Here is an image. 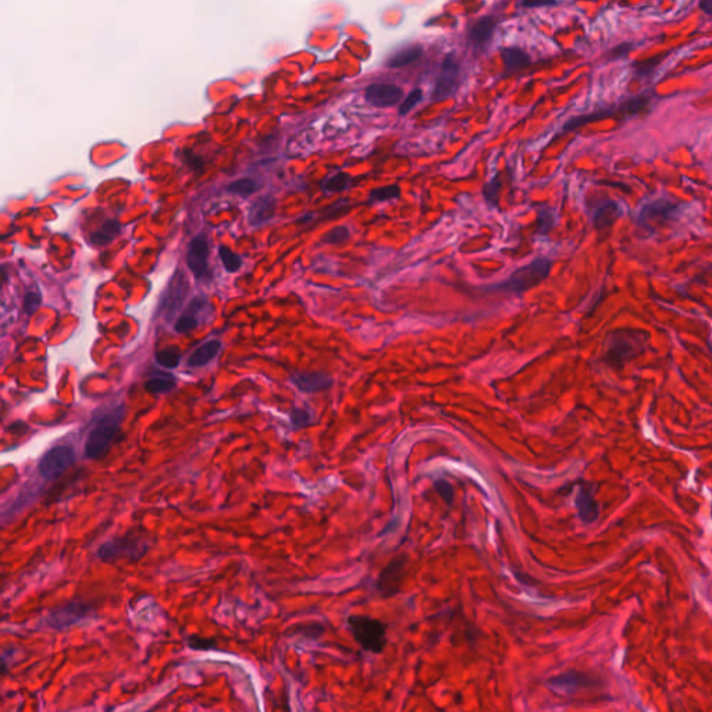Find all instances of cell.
I'll return each instance as SVG.
<instances>
[{
  "mask_svg": "<svg viewBox=\"0 0 712 712\" xmlns=\"http://www.w3.org/2000/svg\"><path fill=\"white\" fill-rule=\"evenodd\" d=\"M423 99V90L419 89V88H415L412 89L408 95L405 101H402L401 106H400V114L401 116H405L408 114L417 103H420V101Z\"/></svg>",
  "mask_w": 712,
  "mask_h": 712,
  "instance_id": "obj_33",
  "label": "cell"
},
{
  "mask_svg": "<svg viewBox=\"0 0 712 712\" xmlns=\"http://www.w3.org/2000/svg\"><path fill=\"white\" fill-rule=\"evenodd\" d=\"M423 53V46L419 43H413L409 46L402 47V49L397 51L390 56V59L386 62V66L389 69H402L405 66L412 64L416 62Z\"/></svg>",
  "mask_w": 712,
  "mask_h": 712,
  "instance_id": "obj_20",
  "label": "cell"
},
{
  "mask_svg": "<svg viewBox=\"0 0 712 712\" xmlns=\"http://www.w3.org/2000/svg\"><path fill=\"white\" fill-rule=\"evenodd\" d=\"M400 197H401V188L397 184H391L387 186L373 189V191L369 194V199L371 202L390 201V199H397Z\"/></svg>",
  "mask_w": 712,
  "mask_h": 712,
  "instance_id": "obj_29",
  "label": "cell"
},
{
  "mask_svg": "<svg viewBox=\"0 0 712 712\" xmlns=\"http://www.w3.org/2000/svg\"><path fill=\"white\" fill-rule=\"evenodd\" d=\"M124 405H120L98 419L85 443L86 458L101 459L109 452L112 443L120 432V424L124 419Z\"/></svg>",
  "mask_w": 712,
  "mask_h": 712,
  "instance_id": "obj_2",
  "label": "cell"
},
{
  "mask_svg": "<svg viewBox=\"0 0 712 712\" xmlns=\"http://www.w3.org/2000/svg\"><path fill=\"white\" fill-rule=\"evenodd\" d=\"M365 99L374 108H391L404 99V90L394 84L376 82L365 89Z\"/></svg>",
  "mask_w": 712,
  "mask_h": 712,
  "instance_id": "obj_11",
  "label": "cell"
},
{
  "mask_svg": "<svg viewBox=\"0 0 712 712\" xmlns=\"http://www.w3.org/2000/svg\"><path fill=\"white\" fill-rule=\"evenodd\" d=\"M294 386L306 394L319 393L333 386V378L326 373H297L291 377Z\"/></svg>",
  "mask_w": 712,
  "mask_h": 712,
  "instance_id": "obj_16",
  "label": "cell"
},
{
  "mask_svg": "<svg viewBox=\"0 0 712 712\" xmlns=\"http://www.w3.org/2000/svg\"><path fill=\"white\" fill-rule=\"evenodd\" d=\"M619 216H621L619 206L613 202H606L601 208H598L593 220L598 230H604V228L611 227Z\"/></svg>",
  "mask_w": 712,
  "mask_h": 712,
  "instance_id": "obj_24",
  "label": "cell"
},
{
  "mask_svg": "<svg viewBox=\"0 0 712 712\" xmlns=\"http://www.w3.org/2000/svg\"><path fill=\"white\" fill-rule=\"evenodd\" d=\"M648 339L650 334L643 330H615L604 343L601 359L606 366L621 370L646 352Z\"/></svg>",
  "mask_w": 712,
  "mask_h": 712,
  "instance_id": "obj_1",
  "label": "cell"
},
{
  "mask_svg": "<svg viewBox=\"0 0 712 712\" xmlns=\"http://www.w3.org/2000/svg\"><path fill=\"white\" fill-rule=\"evenodd\" d=\"M199 326V320L193 317V316H188V315H182L174 324V330L177 331V333L180 334H185L188 333V331L191 330H195L197 327Z\"/></svg>",
  "mask_w": 712,
  "mask_h": 712,
  "instance_id": "obj_36",
  "label": "cell"
},
{
  "mask_svg": "<svg viewBox=\"0 0 712 712\" xmlns=\"http://www.w3.org/2000/svg\"><path fill=\"white\" fill-rule=\"evenodd\" d=\"M291 423L297 429H302L312 423V415L305 409H294L291 412Z\"/></svg>",
  "mask_w": 712,
  "mask_h": 712,
  "instance_id": "obj_39",
  "label": "cell"
},
{
  "mask_svg": "<svg viewBox=\"0 0 712 712\" xmlns=\"http://www.w3.org/2000/svg\"><path fill=\"white\" fill-rule=\"evenodd\" d=\"M406 571H408V556L398 555V556L393 558L383 567V571L380 572V575L374 583V589L378 593V596L384 600H390V598L395 597L402 589L404 580L406 578Z\"/></svg>",
  "mask_w": 712,
  "mask_h": 712,
  "instance_id": "obj_5",
  "label": "cell"
},
{
  "mask_svg": "<svg viewBox=\"0 0 712 712\" xmlns=\"http://www.w3.org/2000/svg\"><path fill=\"white\" fill-rule=\"evenodd\" d=\"M498 193H500V182L497 180H493L491 182L486 184L483 188V197L489 205L495 208L498 205Z\"/></svg>",
  "mask_w": 712,
  "mask_h": 712,
  "instance_id": "obj_37",
  "label": "cell"
},
{
  "mask_svg": "<svg viewBox=\"0 0 712 712\" xmlns=\"http://www.w3.org/2000/svg\"><path fill=\"white\" fill-rule=\"evenodd\" d=\"M90 608L82 602H69L63 606L56 608L46 616L45 624L52 629H66L70 628L82 619L88 618Z\"/></svg>",
  "mask_w": 712,
  "mask_h": 712,
  "instance_id": "obj_10",
  "label": "cell"
},
{
  "mask_svg": "<svg viewBox=\"0 0 712 712\" xmlns=\"http://www.w3.org/2000/svg\"><path fill=\"white\" fill-rule=\"evenodd\" d=\"M8 430L13 434H23V433H27L28 432V426L24 423V421H14L13 424H10L8 427Z\"/></svg>",
  "mask_w": 712,
  "mask_h": 712,
  "instance_id": "obj_41",
  "label": "cell"
},
{
  "mask_svg": "<svg viewBox=\"0 0 712 712\" xmlns=\"http://www.w3.org/2000/svg\"><path fill=\"white\" fill-rule=\"evenodd\" d=\"M189 291V284L182 270H177L171 277L169 286L162 297L159 305V315H163L167 320L173 319V316L178 312L181 305L184 304Z\"/></svg>",
  "mask_w": 712,
  "mask_h": 712,
  "instance_id": "obj_9",
  "label": "cell"
},
{
  "mask_svg": "<svg viewBox=\"0 0 712 712\" xmlns=\"http://www.w3.org/2000/svg\"><path fill=\"white\" fill-rule=\"evenodd\" d=\"M608 113H596V114H589V116H580V117H576V119H572L571 121H567L566 125L563 127L565 131H572V130H576L585 124H589L591 121H596V120H600V119H604L606 117Z\"/></svg>",
  "mask_w": 712,
  "mask_h": 712,
  "instance_id": "obj_35",
  "label": "cell"
},
{
  "mask_svg": "<svg viewBox=\"0 0 712 712\" xmlns=\"http://www.w3.org/2000/svg\"><path fill=\"white\" fill-rule=\"evenodd\" d=\"M501 56L505 64V73L508 75L524 70L530 64V56L516 46L505 47L501 52Z\"/></svg>",
  "mask_w": 712,
  "mask_h": 712,
  "instance_id": "obj_19",
  "label": "cell"
},
{
  "mask_svg": "<svg viewBox=\"0 0 712 712\" xmlns=\"http://www.w3.org/2000/svg\"><path fill=\"white\" fill-rule=\"evenodd\" d=\"M667 56L665 55H659V56H655V58H650V59H646V60H641L639 63L635 64V73L637 77H648L651 75L656 66L665 59Z\"/></svg>",
  "mask_w": 712,
  "mask_h": 712,
  "instance_id": "obj_32",
  "label": "cell"
},
{
  "mask_svg": "<svg viewBox=\"0 0 712 712\" xmlns=\"http://www.w3.org/2000/svg\"><path fill=\"white\" fill-rule=\"evenodd\" d=\"M75 462V452L70 445H59L45 454L39 462V473L45 480H55Z\"/></svg>",
  "mask_w": 712,
  "mask_h": 712,
  "instance_id": "obj_7",
  "label": "cell"
},
{
  "mask_svg": "<svg viewBox=\"0 0 712 712\" xmlns=\"http://www.w3.org/2000/svg\"><path fill=\"white\" fill-rule=\"evenodd\" d=\"M275 214V199L271 197H262L249 209L248 221L251 225H263L270 221Z\"/></svg>",
  "mask_w": 712,
  "mask_h": 712,
  "instance_id": "obj_18",
  "label": "cell"
},
{
  "mask_svg": "<svg viewBox=\"0 0 712 712\" xmlns=\"http://www.w3.org/2000/svg\"><path fill=\"white\" fill-rule=\"evenodd\" d=\"M575 504H576L578 515L583 524L590 525V524H594V521L598 519L600 506L594 498V493H593L590 484L580 486V489L576 494V498H575Z\"/></svg>",
  "mask_w": 712,
  "mask_h": 712,
  "instance_id": "obj_15",
  "label": "cell"
},
{
  "mask_svg": "<svg viewBox=\"0 0 712 712\" xmlns=\"http://www.w3.org/2000/svg\"><path fill=\"white\" fill-rule=\"evenodd\" d=\"M679 205L672 201L658 199L650 204H646L639 213V223L643 225H650L651 223H665L678 213Z\"/></svg>",
  "mask_w": 712,
  "mask_h": 712,
  "instance_id": "obj_14",
  "label": "cell"
},
{
  "mask_svg": "<svg viewBox=\"0 0 712 712\" xmlns=\"http://www.w3.org/2000/svg\"><path fill=\"white\" fill-rule=\"evenodd\" d=\"M351 181H352V178L349 174L337 173L334 175H331L330 178H326L321 182V188L326 193H340L351 185Z\"/></svg>",
  "mask_w": 712,
  "mask_h": 712,
  "instance_id": "obj_27",
  "label": "cell"
},
{
  "mask_svg": "<svg viewBox=\"0 0 712 712\" xmlns=\"http://www.w3.org/2000/svg\"><path fill=\"white\" fill-rule=\"evenodd\" d=\"M497 28V20L493 16H486L479 19L469 29V42L473 47L486 46Z\"/></svg>",
  "mask_w": 712,
  "mask_h": 712,
  "instance_id": "obj_17",
  "label": "cell"
},
{
  "mask_svg": "<svg viewBox=\"0 0 712 712\" xmlns=\"http://www.w3.org/2000/svg\"><path fill=\"white\" fill-rule=\"evenodd\" d=\"M558 3L556 2H521L520 6L524 8H550V6H556Z\"/></svg>",
  "mask_w": 712,
  "mask_h": 712,
  "instance_id": "obj_42",
  "label": "cell"
},
{
  "mask_svg": "<svg viewBox=\"0 0 712 712\" xmlns=\"http://www.w3.org/2000/svg\"><path fill=\"white\" fill-rule=\"evenodd\" d=\"M462 82V67L454 53H448L440 66V73L436 79L432 99L434 102L448 99L456 93Z\"/></svg>",
  "mask_w": 712,
  "mask_h": 712,
  "instance_id": "obj_6",
  "label": "cell"
},
{
  "mask_svg": "<svg viewBox=\"0 0 712 712\" xmlns=\"http://www.w3.org/2000/svg\"><path fill=\"white\" fill-rule=\"evenodd\" d=\"M547 686L556 693L576 694L582 690L598 687L600 682L597 680V678L587 672L571 670L550 678L547 680Z\"/></svg>",
  "mask_w": 712,
  "mask_h": 712,
  "instance_id": "obj_8",
  "label": "cell"
},
{
  "mask_svg": "<svg viewBox=\"0 0 712 712\" xmlns=\"http://www.w3.org/2000/svg\"><path fill=\"white\" fill-rule=\"evenodd\" d=\"M42 304V297L38 291H28L24 297V312L31 316L34 315Z\"/></svg>",
  "mask_w": 712,
  "mask_h": 712,
  "instance_id": "obj_38",
  "label": "cell"
},
{
  "mask_svg": "<svg viewBox=\"0 0 712 712\" xmlns=\"http://www.w3.org/2000/svg\"><path fill=\"white\" fill-rule=\"evenodd\" d=\"M351 238V231L347 225H339L323 235L321 241L328 245H343Z\"/></svg>",
  "mask_w": 712,
  "mask_h": 712,
  "instance_id": "obj_28",
  "label": "cell"
},
{
  "mask_svg": "<svg viewBox=\"0 0 712 712\" xmlns=\"http://www.w3.org/2000/svg\"><path fill=\"white\" fill-rule=\"evenodd\" d=\"M555 225V213L552 209H541L539 212V232L547 234Z\"/></svg>",
  "mask_w": 712,
  "mask_h": 712,
  "instance_id": "obj_34",
  "label": "cell"
},
{
  "mask_svg": "<svg viewBox=\"0 0 712 712\" xmlns=\"http://www.w3.org/2000/svg\"><path fill=\"white\" fill-rule=\"evenodd\" d=\"M347 624L354 640L362 650L374 655L384 652L389 643L387 624L367 615H351Z\"/></svg>",
  "mask_w": 712,
  "mask_h": 712,
  "instance_id": "obj_3",
  "label": "cell"
},
{
  "mask_svg": "<svg viewBox=\"0 0 712 712\" xmlns=\"http://www.w3.org/2000/svg\"><path fill=\"white\" fill-rule=\"evenodd\" d=\"M260 184L256 181V180H252V178H240L236 181H232L227 189L228 193L231 194H235L238 195L241 198H248L251 197L252 194H255L258 189H259Z\"/></svg>",
  "mask_w": 712,
  "mask_h": 712,
  "instance_id": "obj_25",
  "label": "cell"
},
{
  "mask_svg": "<svg viewBox=\"0 0 712 712\" xmlns=\"http://www.w3.org/2000/svg\"><path fill=\"white\" fill-rule=\"evenodd\" d=\"M220 349H221V343L217 340H212L194 351V354L188 359V365L193 367L205 366L217 356Z\"/></svg>",
  "mask_w": 712,
  "mask_h": 712,
  "instance_id": "obj_22",
  "label": "cell"
},
{
  "mask_svg": "<svg viewBox=\"0 0 712 712\" xmlns=\"http://www.w3.org/2000/svg\"><path fill=\"white\" fill-rule=\"evenodd\" d=\"M156 362L163 366V367H167V369H175L178 365H180V360H181V354L178 352L177 348H167V349H162L159 351L156 355Z\"/></svg>",
  "mask_w": 712,
  "mask_h": 712,
  "instance_id": "obj_31",
  "label": "cell"
},
{
  "mask_svg": "<svg viewBox=\"0 0 712 712\" xmlns=\"http://www.w3.org/2000/svg\"><path fill=\"white\" fill-rule=\"evenodd\" d=\"M145 552L147 547L144 544H140L138 540L119 539L101 545L98 550V556L102 561H114L121 556L139 559Z\"/></svg>",
  "mask_w": 712,
  "mask_h": 712,
  "instance_id": "obj_12",
  "label": "cell"
},
{
  "mask_svg": "<svg viewBox=\"0 0 712 712\" xmlns=\"http://www.w3.org/2000/svg\"><path fill=\"white\" fill-rule=\"evenodd\" d=\"M219 256H220V260L224 266V269L228 271V273H235L238 271L243 266V259L234 254L228 247L225 245H221L219 248Z\"/></svg>",
  "mask_w": 712,
  "mask_h": 712,
  "instance_id": "obj_30",
  "label": "cell"
},
{
  "mask_svg": "<svg viewBox=\"0 0 712 712\" xmlns=\"http://www.w3.org/2000/svg\"><path fill=\"white\" fill-rule=\"evenodd\" d=\"M552 267V260L548 258L535 259L532 263L516 269L505 281L497 284L493 289L508 293H526L544 281Z\"/></svg>",
  "mask_w": 712,
  "mask_h": 712,
  "instance_id": "obj_4",
  "label": "cell"
},
{
  "mask_svg": "<svg viewBox=\"0 0 712 712\" xmlns=\"http://www.w3.org/2000/svg\"><path fill=\"white\" fill-rule=\"evenodd\" d=\"M651 102V98L648 97L647 93H643V95H639V97H633L630 99H626L621 103L619 109H618V114L621 116V119L624 120H628V119H632L635 117L636 114L644 112L648 105Z\"/></svg>",
  "mask_w": 712,
  "mask_h": 712,
  "instance_id": "obj_23",
  "label": "cell"
},
{
  "mask_svg": "<svg viewBox=\"0 0 712 712\" xmlns=\"http://www.w3.org/2000/svg\"><path fill=\"white\" fill-rule=\"evenodd\" d=\"M434 487H436L437 493L443 497V500H444L448 505H451V504H452V500H454V493H452V487H451V484H450L447 480L440 479V480H437V482L434 483Z\"/></svg>",
  "mask_w": 712,
  "mask_h": 712,
  "instance_id": "obj_40",
  "label": "cell"
},
{
  "mask_svg": "<svg viewBox=\"0 0 712 712\" xmlns=\"http://www.w3.org/2000/svg\"><path fill=\"white\" fill-rule=\"evenodd\" d=\"M208 256H209V245L206 236L204 234L197 235L188 244L186 251V265L191 273L201 278L208 271Z\"/></svg>",
  "mask_w": 712,
  "mask_h": 712,
  "instance_id": "obj_13",
  "label": "cell"
},
{
  "mask_svg": "<svg viewBox=\"0 0 712 712\" xmlns=\"http://www.w3.org/2000/svg\"><path fill=\"white\" fill-rule=\"evenodd\" d=\"M121 232V224L116 220L105 221L97 231H93L89 236V243L95 247L109 245L117 235Z\"/></svg>",
  "mask_w": 712,
  "mask_h": 712,
  "instance_id": "obj_21",
  "label": "cell"
},
{
  "mask_svg": "<svg viewBox=\"0 0 712 712\" xmlns=\"http://www.w3.org/2000/svg\"><path fill=\"white\" fill-rule=\"evenodd\" d=\"M175 389V380L173 377H155L145 383V390L149 394L159 395L171 393Z\"/></svg>",
  "mask_w": 712,
  "mask_h": 712,
  "instance_id": "obj_26",
  "label": "cell"
},
{
  "mask_svg": "<svg viewBox=\"0 0 712 712\" xmlns=\"http://www.w3.org/2000/svg\"><path fill=\"white\" fill-rule=\"evenodd\" d=\"M700 9H701L705 14L712 16V0H702V2L700 3Z\"/></svg>",
  "mask_w": 712,
  "mask_h": 712,
  "instance_id": "obj_43",
  "label": "cell"
}]
</instances>
